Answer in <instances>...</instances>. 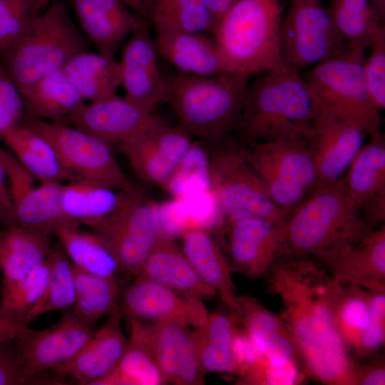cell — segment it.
Here are the masks:
<instances>
[{
  "instance_id": "6da1fadb",
  "label": "cell",
  "mask_w": 385,
  "mask_h": 385,
  "mask_svg": "<svg viewBox=\"0 0 385 385\" xmlns=\"http://www.w3.org/2000/svg\"><path fill=\"white\" fill-rule=\"evenodd\" d=\"M282 302L279 318L297 358L314 379L329 384H356L357 366L336 324L339 277L312 257L279 254L267 272Z\"/></svg>"
},
{
  "instance_id": "7a4b0ae2",
  "label": "cell",
  "mask_w": 385,
  "mask_h": 385,
  "mask_svg": "<svg viewBox=\"0 0 385 385\" xmlns=\"http://www.w3.org/2000/svg\"><path fill=\"white\" fill-rule=\"evenodd\" d=\"M319 106L301 71L287 66L248 84L235 133L245 143L309 140Z\"/></svg>"
},
{
  "instance_id": "3957f363",
  "label": "cell",
  "mask_w": 385,
  "mask_h": 385,
  "mask_svg": "<svg viewBox=\"0 0 385 385\" xmlns=\"http://www.w3.org/2000/svg\"><path fill=\"white\" fill-rule=\"evenodd\" d=\"M371 230L342 179L317 188L288 214L282 222V253L309 257L322 264Z\"/></svg>"
},
{
  "instance_id": "277c9868",
  "label": "cell",
  "mask_w": 385,
  "mask_h": 385,
  "mask_svg": "<svg viewBox=\"0 0 385 385\" xmlns=\"http://www.w3.org/2000/svg\"><path fill=\"white\" fill-rule=\"evenodd\" d=\"M250 77L234 73L215 76L178 73L168 80V103L179 125L211 144L237 128Z\"/></svg>"
},
{
  "instance_id": "5b68a950",
  "label": "cell",
  "mask_w": 385,
  "mask_h": 385,
  "mask_svg": "<svg viewBox=\"0 0 385 385\" xmlns=\"http://www.w3.org/2000/svg\"><path fill=\"white\" fill-rule=\"evenodd\" d=\"M279 0H237L212 35L232 71L250 77L284 68Z\"/></svg>"
},
{
  "instance_id": "8992f818",
  "label": "cell",
  "mask_w": 385,
  "mask_h": 385,
  "mask_svg": "<svg viewBox=\"0 0 385 385\" xmlns=\"http://www.w3.org/2000/svg\"><path fill=\"white\" fill-rule=\"evenodd\" d=\"M88 41L66 6L56 2L30 19L4 52L2 63L20 92L63 69L73 56L88 50Z\"/></svg>"
},
{
  "instance_id": "52a82bcc",
  "label": "cell",
  "mask_w": 385,
  "mask_h": 385,
  "mask_svg": "<svg viewBox=\"0 0 385 385\" xmlns=\"http://www.w3.org/2000/svg\"><path fill=\"white\" fill-rule=\"evenodd\" d=\"M232 135L212 144L208 161L209 186L220 212L225 220L255 215L283 222L287 215L270 198L248 159L246 144Z\"/></svg>"
},
{
  "instance_id": "ba28073f",
  "label": "cell",
  "mask_w": 385,
  "mask_h": 385,
  "mask_svg": "<svg viewBox=\"0 0 385 385\" xmlns=\"http://www.w3.org/2000/svg\"><path fill=\"white\" fill-rule=\"evenodd\" d=\"M364 54L347 52L310 67L305 79L320 110L383 137L381 111L371 102L363 76Z\"/></svg>"
},
{
  "instance_id": "9c48e42d",
  "label": "cell",
  "mask_w": 385,
  "mask_h": 385,
  "mask_svg": "<svg viewBox=\"0 0 385 385\" xmlns=\"http://www.w3.org/2000/svg\"><path fill=\"white\" fill-rule=\"evenodd\" d=\"M246 152L270 198L287 216L320 187L307 139L282 138L246 144Z\"/></svg>"
},
{
  "instance_id": "30bf717a",
  "label": "cell",
  "mask_w": 385,
  "mask_h": 385,
  "mask_svg": "<svg viewBox=\"0 0 385 385\" xmlns=\"http://www.w3.org/2000/svg\"><path fill=\"white\" fill-rule=\"evenodd\" d=\"M115 259L120 271L137 276L161 235L160 209L133 186L120 207L91 228Z\"/></svg>"
},
{
  "instance_id": "8fae6325",
  "label": "cell",
  "mask_w": 385,
  "mask_h": 385,
  "mask_svg": "<svg viewBox=\"0 0 385 385\" xmlns=\"http://www.w3.org/2000/svg\"><path fill=\"white\" fill-rule=\"evenodd\" d=\"M21 123L49 140L71 180L88 181L115 190L132 185L112 148L92 135L60 120L24 117Z\"/></svg>"
},
{
  "instance_id": "7c38bea8",
  "label": "cell",
  "mask_w": 385,
  "mask_h": 385,
  "mask_svg": "<svg viewBox=\"0 0 385 385\" xmlns=\"http://www.w3.org/2000/svg\"><path fill=\"white\" fill-rule=\"evenodd\" d=\"M280 41L284 63L299 71L348 52L322 0H289Z\"/></svg>"
},
{
  "instance_id": "4fadbf2b",
  "label": "cell",
  "mask_w": 385,
  "mask_h": 385,
  "mask_svg": "<svg viewBox=\"0 0 385 385\" xmlns=\"http://www.w3.org/2000/svg\"><path fill=\"white\" fill-rule=\"evenodd\" d=\"M94 331L93 324L77 317L71 309L45 329L28 327L15 342L18 360L31 384L48 381L46 376H54L73 359Z\"/></svg>"
},
{
  "instance_id": "5bb4252c",
  "label": "cell",
  "mask_w": 385,
  "mask_h": 385,
  "mask_svg": "<svg viewBox=\"0 0 385 385\" xmlns=\"http://www.w3.org/2000/svg\"><path fill=\"white\" fill-rule=\"evenodd\" d=\"M192 146L191 135L153 114L143 127L118 147L143 181L165 188Z\"/></svg>"
},
{
  "instance_id": "9a60e30c",
  "label": "cell",
  "mask_w": 385,
  "mask_h": 385,
  "mask_svg": "<svg viewBox=\"0 0 385 385\" xmlns=\"http://www.w3.org/2000/svg\"><path fill=\"white\" fill-rule=\"evenodd\" d=\"M158 53L149 26L138 19L123 46L119 61L125 97L153 112L168 96V80L158 63Z\"/></svg>"
},
{
  "instance_id": "2e32d148",
  "label": "cell",
  "mask_w": 385,
  "mask_h": 385,
  "mask_svg": "<svg viewBox=\"0 0 385 385\" xmlns=\"http://www.w3.org/2000/svg\"><path fill=\"white\" fill-rule=\"evenodd\" d=\"M282 222L255 215L225 220V247L232 271L248 277L268 270L282 250Z\"/></svg>"
},
{
  "instance_id": "e0dca14e",
  "label": "cell",
  "mask_w": 385,
  "mask_h": 385,
  "mask_svg": "<svg viewBox=\"0 0 385 385\" xmlns=\"http://www.w3.org/2000/svg\"><path fill=\"white\" fill-rule=\"evenodd\" d=\"M120 301L128 319L142 322H175L197 329L209 315L202 300L140 275L125 288Z\"/></svg>"
},
{
  "instance_id": "ac0fdd59",
  "label": "cell",
  "mask_w": 385,
  "mask_h": 385,
  "mask_svg": "<svg viewBox=\"0 0 385 385\" xmlns=\"http://www.w3.org/2000/svg\"><path fill=\"white\" fill-rule=\"evenodd\" d=\"M366 135L358 125L320 110L309 139L320 187L343 179Z\"/></svg>"
},
{
  "instance_id": "d6986e66",
  "label": "cell",
  "mask_w": 385,
  "mask_h": 385,
  "mask_svg": "<svg viewBox=\"0 0 385 385\" xmlns=\"http://www.w3.org/2000/svg\"><path fill=\"white\" fill-rule=\"evenodd\" d=\"M153 112L116 94L93 103L84 102L63 121L118 147L137 133Z\"/></svg>"
},
{
  "instance_id": "ffe728a7",
  "label": "cell",
  "mask_w": 385,
  "mask_h": 385,
  "mask_svg": "<svg viewBox=\"0 0 385 385\" xmlns=\"http://www.w3.org/2000/svg\"><path fill=\"white\" fill-rule=\"evenodd\" d=\"M121 317L118 307L111 312L74 358L55 373V383L69 376L78 384L94 385L112 371L128 342L121 329Z\"/></svg>"
},
{
  "instance_id": "44dd1931",
  "label": "cell",
  "mask_w": 385,
  "mask_h": 385,
  "mask_svg": "<svg viewBox=\"0 0 385 385\" xmlns=\"http://www.w3.org/2000/svg\"><path fill=\"white\" fill-rule=\"evenodd\" d=\"M154 33L158 56L180 73L215 76L234 73L212 34L177 29L155 30Z\"/></svg>"
},
{
  "instance_id": "7402d4cb",
  "label": "cell",
  "mask_w": 385,
  "mask_h": 385,
  "mask_svg": "<svg viewBox=\"0 0 385 385\" xmlns=\"http://www.w3.org/2000/svg\"><path fill=\"white\" fill-rule=\"evenodd\" d=\"M80 29L98 52L115 57L138 19L120 0H71Z\"/></svg>"
},
{
  "instance_id": "603a6c76",
  "label": "cell",
  "mask_w": 385,
  "mask_h": 385,
  "mask_svg": "<svg viewBox=\"0 0 385 385\" xmlns=\"http://www.w3.org/2000/svg\"><path fill=\"white\" fill-rule=\"evenodd\" d=\"M138 275L200 300L217 295L202 281L173 237L166 233L159 238Z\"/></svg>"
},
{
  "instance_id": "cb8c5ba5",
  "label": "cell",
  "mask_w": 385,
  "mask_h": 385,
  "mask_svg": "<svg viewBox=\"0 0 385 385\" xmlns=\"http://www.w3.org/2000/svg\"><path fill=\"white\" fill-rule=\"evenodd\" d=\"M232 314L267 363L277 365L296 359L294 345L283 323L257 300L237 296Z\"/></svg>"
},
{
  "instance_id": "d4e9b609",
  "label": "cell",
  "mask_w": 385,
  "mask_h": 385,
  "mask_svg": "<svg viewBox=\"0 0 385 385\" xmlns=\"http://www.w3.org/2000/svg\"><path fill=\"white\" fill-rule=\"evenodd\" d=\"M181 237V249L200 278L234 312L237 295L232 270L218 244L207 229L201 227L187 230Z\"/></svg>"
},
{
  "instance_id": "484cf974",
  "label": "cell",
  "mask_w": 385,
  "mask_h": 385,
  "mask_svg": "<svg viewBox=\"0 0 385 385\" xmlns=\"http://www.w3.org/2000/svg\"><path fill=\"white\" fill-rule=\"evenodd\" d=\"M333 275L364 286L384 284L385 227L381 225L360 241L322 264Z\"/></svg>"
},
{
  "instance_id": "4316f807",
  "label": "cell",
  "mask_w": 385,
  "mask_h": 385,
  "mask_svg": "<svg viewBox=\"0 0 385 385\" xmlns=\"http://www.w3.org/2000/svg\"><path fill=\"white\" fill-rule=\"evenodd\" d=\"M128 188L115 190L80 180L63 183L61 201L64 216L72 224L92 228L120 207Z\"/></svg>"
},
{
  "instance_id": "83f0119b",
  "label": "cell",
  "mask_w": 385,
  "mask_h": 385,
  "mask_svg": "<svg viewBox=\"0 0 385 385\" xmlns=\"http://www.w3.org/2000/svg\"><path fill=\"white\" fill-rule=\"evenodd\" d=\"M130 335L147 349L166 382L175 384L180 365L190 341L191 332L186 326L175 322L147 324L129 318Z\"/></svg>"
},
{
  "instance_id": "f1b7e54d",
  "label": "cell",
  "mask_w": 385,
  "mask_h": 385,
  "mask_svg": "<svg viewBox=\"0 0 385 385\" xmlns=\"http://www.w3.org/2000/svg\"><path fill=\"white\" fill-rule=\"evenodd\" d=\"M20 163L39 183H65L71 177L63 167L49 140L21 123L2 139Z\"/></svg>"
},
{
  "instance_id": "f546056e",
  "label": "cell",
  "mask_w": 385,
  "mask_h": 385,
  "mask_svg": "<svg viewBox=\"0 0 385 385\" xmlns=\"http://www.w3.org/2000/svg\"><path fill=\"white\" fill-rule=\"evenodd\" d=\"M20 93L25 117L46 120H63L86 102L63 69L40 78Z\"/></svg>"
},
{
  "instance_id": "4dcf8cb0",
  "label": "cell",
  "mask_w": 385,
  "mask_h": 385,
  "mask_svg": "<svg viewBox=\"0 0 385 385\" xmlns=\"http://www.w3.org/2000/svg\"><path fill=\"white\" fill-rule=\"evenodd\" d=\"M63 69L82 98L88 103L115 95L121 85L119 61L99 52L81 51Z\"/></svg>"
},
{
  "instance_id": "1f68e13d",
  "label": "cell",
  "mask_w": 385,
  "mask_h": 385,
  "mask_svg": "<svg viewBox=\"0 0 385 385\" xmlns=\"http://www.w3.org/2000/svg\"><path fill=\"white\" fill-rule=\"evenodd\" d=\"M50 235L18 225L0 230V270L4 286L19 280L45 261L51 244Z\"/></svg>"
},
{
  "instance_id": "d6a6232c",
  "label": "cell",
  "mask_w": 385,
  "mask_h": 385,
  "mask_svg": "<svg viewBox=\"0 0 385 385\" xmlns=\"http://www.w3.org/2000/svg\"><path fill=\"white\" fill-rule=\"evenodd\" d=\"M61 185L40 183L15 198L13 225L54 235L62 226L75 225L69 222L63 212Z\"/></svg>"
},
{
  "instance_id": "836d02e7",
  "label": "cell",
  "mask_w": 385,
  "mask_h": 385,
  "mask_svg": "<svg viewBox=\"0 0 385 385\" xmlns=\"http://www.w3.org/2000/svg\"><path fill=\"white\" fill-rule=\"evenodd\" d=\"M234 319L220 312L209 314L202 326L191 332L201 366L207 373H234Z\"/></svg>"
},
{
  "instance_id": "e575fe53",
  "label": "cell",
  "mask_w": 385,
  "mask_h": 385,
  "mask_svg": "<svg viewBox=\"0 0 385 385\" xmlns=\"http://www.w3.org/2000/svg\"><path fill=\"white\" fill-rule=\"evenodd\" d=\"M140 14L154 31L177 29L212 34L214 25L205 0H141Z\"/></svg>"
},
{
  "instance_id": "d590c367",
  "label": "cell",
  "mask_w": 385,
  "mask_h": 385,
  "mask_svg": "<svg viewBox=\"0 0 385 385\" xmlns=\"http://www.w3.org/2000/svg\"><path fill=\"white\" fill-rule=\"evenodd\" d=\"M328 11L348 52L364 55L383 19L370 1L334 0Z\"/></svg>"
},
{
  "instance_id": "8d00e7d4",
  "label": "cell",
  "mask_w": 385,
  "mask_h": 385,
  "mask_svg": "<svg viewBox=\"0 0 385 385\" xmlns=\"http://www.w3.org/2000/svg\"><path fill=\"white\" fill-rule=\"evenodd\" d=\"M73 265L104 277H115L118 263L101 239L79 225H67L54 234Z\"/></svg>"
},
{
  "instance_id": "74e56055",
  "label": "cell",
  "mask_w": 385,
  "mask_h": 385,
  "mask_svg": "<svg viewBox=\"0 0 385 385\" xmlns=\"http://www.w3.org/2000/svg\"><path fill=\"white\" fill-rule=\"evenodd\" d=\"M349 195L359 206L385 192V143L383 137L370 138L357 153L343 178Z\"/></svg>"
},
{
  "instance_id": "f35d334b",
  "label": "cell",
  "mask_w": 385,
  "mask_h": 385,
  "mask_svg": "<svg viewBox=\"0 0 385 385\" xmlns=\"http://www.w3.org/2000/svg\"><path fill=\"white\" fill-rule=\"evenodd\" d=\"M338 277L340 285L335 303L336 324L349 351L355 352L370 319L369 291L359 283Z\"/></svg>"
},
{
  "instance_id": "ab89813d",
  "label": "cell",
  "mask_w": 385,
  "mask_h": 385,
  "mask_svg": "<svg viewBox=\"0 0 385 385\" xmlns=\"http://www.w3.org/2000/svg\"><path fill=\"white\" fill-rule=\"evenodd\" d=\"M46 260L49 266L47 284L41 300L25 320L28 327L46 313L71 308L76 299L72 263L61 245H51Z\"/></svg>"
},
{
  "instance_id": "60d3db41",
  "label": "cell",
  "mask_w": 385,
  "mask_h": 385,
  "mask_svg": "<svg viewBox=\"0 0 385 385\" xmlns=\"http://www.w3.org/2000/svg\"><path fill=\"white\" fill-rule=\"evenodd\" d=\"M166 383L147 349L130 335L115 367L94 385H160Z\"/></svg>"
},
{
  "instance_id": "b9f144b4",
  "label": "cell",
  "mask_w": 385,
  "mask_h": 385,
  "mask_svg": "<svg viewBox=\"0 0 385 385\" xmlns=\"http://www.w3.org/2000/svg\"><path fill=\"white\" fill-rule=\"evenodd\" d=\"M48 275L49 266L46 260L19 280L4 285L0 303L1 313L9 319L26 326L27 316L44 293Z\"/></svg>"
},
{
  "instance_id": "7bdbcfd3",
  "label": "cell",
  "mask_w": 385,
  "mask_h": 385,
  "mask_svg": "<svg viewBox=\"0 0 385 385\" xmlns=\"http://www.w3.org/2000/svg\"><path fill=\"white\" fill-rule=\"evenodd\" d=\"M370 53L363 62L364 83L373 104L380 111L385 108V26L376 31Z\"/></svg>"
},
{
  "instance_id": "ee69618b",
  "label": "cell",
  "mask_w": 385,
  "mask_h": 385,
  "mask_svg": "<svg viewBox=\"0 0 385 385\" xmlns=\"http://www.w3.org/2000/svg\"><path fill=\"white\" fill-rule=\"evenodd\" d=\"M41 7L36 0H0V51L5 52Z\"/></svg>"
},
{
  "instance_id": "f6af8a7d",
  "label": "cell",
  "mask_w": 385,
  "mask_h": 385,
  "mask_svg": "<svg viewBox=\"0 0 385 385\" xmlns=\"http://www.w3.org/2000/svg\"><path fill=\"white\" fill-rule=\"evenodd\" d=\"M120 289L117 280L111 285L76 296L71 309L79 319L93 324L118 307Z\"/></svg>"
},
{
  "instance_id": "bcb514c9",
  "label": "cell",
  "mask_w": 385,
  "mask_h": 385,
  "mask_svg": "<svg viewBox=\"0 0 385 385\" xmlns=\"http://www.w3.org/2000/svg\"><path fill=\"white\" fill-rule=\"evenodd\" d=\"M24 115L22 96L0 62V140L6 132L21 123Z\"/></svg>"
},
{
  "instance_id": "7dc6e473",
  "label": "cell",
  "mask_w": 385,
  "mask_h": 385,
  "mask_svg": "<svg viewBox=\"0 0 385 385\" xmlns=\"http://www.w3.org/2000/svg\"><path fill=\"white\" fill-rule=\"evenodd\" d=\"M12 342H0V385L31 384L18 360L16 344H12Z\"/></svg>"
},
{
  "instance_id": "c3c4849f",
  "label": "cell",
  "mask_w": 385,
  "mask_h": 385,
  "mask_svg": "<svg viewBox=\"0 0 385 385\" xmlns=\"http://www.w3.org/2000/svg\"><path fill=\"white\" fill-rule=\"evenodd\" d=\"M301 378L297 360L277 365L270 364L265 361L257 376L256 384L290 385L299 382Z\"/></svg>"
},
{
  "instance_id": "681fc988",
  "label": "cell",
  "mask_w": 385,
  "mask_h": 385,
  "mask_svg": "<svg viewBox=\"0 0 385 385\" xmlns=\"http://www.w3.org/2000/svg\"><path fill=\"white\" fill-rule=\"evenodd\" d=\"M384 316L385 312L370 310L369 322L355 351L357 355H370L381 346L384 340Z\"/></svg>"
},
{
  "instance_id": "f907efd6",
  "label": "cell",
  "mask_w": 385,
  "mask_h": 385,
  "mask_svg": "<svg viewBox=\"0 0 385 385\" xmlns=\"http://www.w3.org/2000/svg\"><path fill=\"white\" fill-rule=\"evenodd\" d=\"M360 207L362 220L369 230L381 226L385 220V192L369 198Z\"/></svg>"
},
{
  "instance_id": "816d5d0a",
  "label": "cell",
  "mask_w": 385,
  "mask_h": 385,
  "mask_svg": "<svg viewBox=\"0 0 385 385\" xmlns=\"http://www.w3.org/2000/svg\"><path fill=\"white\" fill-rule=\"evenodd\" d=\"M4 168L0 160V224L4 227L13 225L14 209L9 192Z\"/></svg>"
},
{
  "instance_id": "f5cc1de1",
  "label": "cell",
  "mask_w": 385,
  "mask_h": 385,
  "mask_svg": "<svg viewBox=\"0 0 385 385\" xmlns=\"http://www.w3.org/2000/svg\"><path fill=\"white\" fill-rule=\"evenodd\" d=\"M385 371L382 366L362 367L358 366L356 384L381 385L385 383Z\"/></svg>"
},
{
  "instance_id": "db71d44e",
  "label": "cell",
  "mask_w": 385,
  "mask_h": 385,
  "mask_svg": "<svg viewBox=\"0 0 385 385\" xmlns=\"http://www.w3.org/2000/svg\"><path fill=\"white\" fill-rule=\"evenodd\" d=\"M27 327L9 319L0 311V342L17 339Z\"/></svg>"
},
{
  "instance_id": "11a10c76",
  "label": "cell",
  "mask_w": 385,
  "mask_h": 385,
  "mask_svg": "<svg viewBox=\"0 0 385 385\" xmlns=\"http://www.w3.org/2000/svg\"><path fill=\"white\" fill-rule=\"evenodd\" d=\"M236 1L237 0H205L212 19L214 29L220 18Z\"/></svg>"
},
{
  "instance_id": "9f6ffc18",
  "label": "cell",
  "mask_w": 385,
  "mask_h": 385,
  "mask_svg": "<svg viewBox=\"0 0 385 385\" xmlns=\"http://www.w3.org/2000/svg\"><path fill=\"white\" fill-rule=\"evenodd\" d=\"M130 10L140 13L141 7V0H120Z\"/></svg>"
},
{
  "instance_id": "6f0895ef",
  "label": "cell",
  "mask_w": 385,
  "mask_h": 385,
  "mask_svg": "<svg viewBox=\"0 0 385 385\" xmlns=\"http://www.w3.org/2000/svg\"><path fill=\"white\" fill-rule=\"evenodd\" d=\"M372 6L379 13V14L384 17L385 12V0H369Z\"/></svg>"
},
{
  "instance_id": "680465c9",
  "label": "cell",
  "mask_w": 385,
  "mask_h": 385,
  "mask_svg": "<svg viewBox=\"0 0 385 385\" xmlns=\"http://www.w3.org/2000/svg\"><path fill=\"white\" fill-rule=\"evenodd\" d=\"M38 5L42 8L51 0H36Z\"/></svg>"
}]
</instances>
